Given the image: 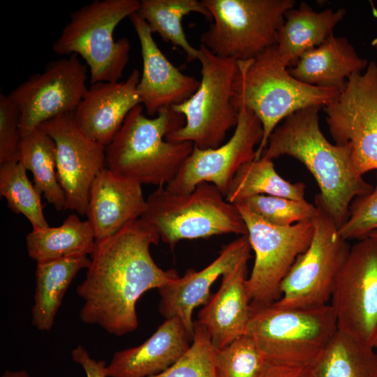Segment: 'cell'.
<instances>
[{
    "label": "cell",
    "mask_w": 377,
    "mask_h": 377,
    "mask_svg": "<svg viewBox=\"0 0 377 377\" xmlns=\"http://www.w3.org/2000/svg\"><path fill=\"white\" fill-rule=\"evenodd\" d=\"M160 239L157 231L140 218L96 241L86 277L76 288L83 300L79 314L82 323L117 337L138 328L139 298L179 277L176 270H163L152 258L150 246Z\"/></svg>",
    "instance_id": "obj_1"
},
{
    "label": "cell",
    "mask_w": 377,
    "mask_h": 377,
    "mask_svg": "<svg viewBox=\"0 0 377 377\" xmlns=\"http://www.w3.org/2000/svg\"><path fill=\"white\" fill-rule=\"evenodd\" d=\"M313 105L296 111L269 136L261 157L274 160L288 156L302 163L316 179L323 202L339 228L348 219L357 197L373 186L353 168L348 145L330 143L322 133L319 110Z\"/></svg>",
    "instance_id": "obj_2"
},
{
    "label": "cell",
    "mask_w": 377,
    "mask_h": 377,
    "mask_svg": "<svg viewBox=\"0 0 377 377\" xmlns=\"http://www.w3.org/2000/svg\"><path fill=\"white\" fill-rule=\"evenodd\" d=\"M184 124V117L172 108L147 118L141 104L135 106L105 147V167L141 185L166 186L193 149L191 142L165 140Z\"/></svg>",
    "instance_id": "obj_3"
},
{
    "label": "cell",
    "mask_w": 377,
    "mask_h": 377,
    "mask_svg": "<svg viewBox=\"0 0 377 377\" xmlns=\"http://www.w3.org/2000/svg\"><path fill=\"white\" fill-rule=\"evenodd\" d=\"M237 65L233 104L238 110L244 107L251 110L263 130L255 159L261 157L269 136L281 120L306 107H324L342 91L309 85L295 78L282 61L276 45L253 59L237 61Z\"/></svg>",
    "instance_id": "obj_4"
},
{
    "label": "cell",
    "mask_w": 377,
    "mask_h": 377,
    "mask_svg": "<svg viewBox=\"0 0 377 377\" xmlns=\"http://www.w3.org/2000/svg\"><path fill=\"white\" fill-rule=\"evenodd\" d=\"M140 6L139 0H95L82 6L71 13L52 44L53 52L80 56L89 70L91 84L119 82L129 60L131 43L126 37L115 40L114 31Z\"/></svg>",
    "instance_id": "obj_5"
},
{
    "label": "cell",
    "mask_w": 377,
    "mask_h": 377,
    "mask_svg": "<svg viewBox=\"0 0 377 377\" xmlns=\"http://www.w3.org/2000/svg\"><path fill=\"white\" fill-rule=\"evenodd\" d=\"M170 249L183 239L223 234L247 235L246 223L235 204L212 184L202 182L188 193L158 186L146 199L140 217Z\"/></svg>",
    "instance_id": "obj_6"
},
{
    "label": "cell",
    "mask_w": 377,
    "mask_h": 377,
    "mask_svg": "<svg viewBox=\"0 0 377 377\" xmlns=\"http://www.w3.org/2000/svg\"><path fill=\"white\" fill-rule=\"evenodd\" d=\"M338 330L330 304L286 308L251 305L246 334L267 361L312 364Z\"/></svg>",
    "instance_id": "obj_7"
},
{
    "label": "cell",
    "mask_w": 377,
    "mask_h": 377,
    "mask_svg": "<svg viewBox=\"0 0 377 377\" xmlns=\"http://www.w3.org/2000/svg\"><path fill=\"white\" fill-rule=\"evenodd\" d=\"M199 50V87L188 100L172 107L184 117L185 124L169 133L165 140L213 149L222 144L228 131L237 124L239 110L232 98L238 65L236 59L218 57L202 45Z\"/></svg>",
    "instance_id": "obj_8"
},
{
    "label": "cell",
    "mask_w": 377,
    "mask_h": 377,
    "mask_svg": "<svg viewBox=\"0 0 377 377\" xmlns=\"http://www.w3.org/2000/svg\"><path fill=\"white\" fill-rule=\"evenodd\" d=\"M211 15L201 45L237 61L253 59L276 45L285 13L294 0H202Z\"/></svg>",
    "instance_id": "obj_9"
},
{
    "label": "cell",
    "mask_w": 377,
    "mask_h": 377,
    "mask_svg": "<svg viewBox=\"0 0 377 377\" xmlns=\"http://www.w3.org/2000/svg\"><path fill=\"white\" fill-rule=\"evenodd\" d=\"M313 235L281 284V298L274 303L286 308H309L327 304L350 246L325 208L319 193Z\"/></svg>",
    "instance_id": "obj_10"
},
{
    "label": "cell",
    "mask_w": 377,
    "mask_h": 377,
    "mask_svg": "<svg viewBox=\"0 0 377 377\" xmlns=\"http://www.w3.org/2000/svg\"><path fill=\"white\" fill-rule=\"evenodd\" d=\"M247 227L255 260L246 287L251 305L274 303L281 297V284L297 257L310 245L313 219L288 227L269 224L244 204H235Z\"/></svg>",
    "instance_id": "obj_11"
},
{
    "label": "cell",
    "mask_w": 377,
    "mask_h": 377,
    "mask_svg": "<svg viewBox=\"0 0 377 377\" xmlns=\"http://www.w3.org/2000/svg\"><path fill=\"white\" fill-rule=\"evenodd\" d=\"M336 145H348L352 166L363 176L377 170V64L352 75L339 95L323 107Z\"/></svg>",
    "instance_id": "obj_12"
},
{
    "label": "cell",
    "mask_w": 377,
    "mask_h": 377,
    "mask_svg": "<svg viewBox=\"0 0 377 377\" xmlns=\"http://www.w3.org/2000/svg\"><path fill=\"white\" fill-rule=\"evenodd\" d=\"M338 330L374 347L377 339V239L350 249L331 296Z\"/></svg>",
    "instance_id": "obj_13"
},
{
    "label": "cell",
    "mask_w": 377,
    "mask_h": 377,
    "mask_svg": "<svg viewBox=\"0 0 377 377\" xmlns=\"http://www.w3.org/2000/svg\"><path fill=\"white\" fill-rule=\"evenodd\" d=\"M88 69L77 54L56 59L7 95L19 112L21 137L51 119L76 110L88 89Z\"/></svg>",
    "instance_id": "obj_14"
},
{
    "label": "cell",
    "mask_w": 377,
    "mask_h": 377,
    "mask_svg": "<svg viewBox=\"0 0 377 377\" xmlns=\"http://www.w3.org/2000/svg\"><path fill=\"white\" fill-rule=\"evenodd\" d=\"M263 136V126L258 117L251 110L240 107L237 124L230 138L213 149H202L194 145L165 188L172 193H188L199 184L208 182L225 196L239 168L255 159L256 147L259 146Z\"/></svg>",
    "instance_id": "obj_15"
},
{
    "label": "cell",
    "mask_w": 377,
    "mask_h": 377,
    "mask_svg": "<svg viewBox=\"0 0 377 377\" xmlns=\"http://www.w3.org/2000/svg\"><path fill=\"white\" fill-rule=\"evenodd\" d=\"M56 145L59 183L66 198V209L85 215L92 184L105 167V147L88 136L73 113L64 114L40 125Z\"/></svg>",
    "instance_id": "obj_16"
},
{
    "label": "cell",
    "mask_w": 377,
    "mask_h": 377,
    "mask_svg": "<svg viewBox=\"0 0 377 377\" xmlns=\"http://www.w3.org/2000/svg\"><path fill=\"white\" fill-rule=\"evenodd\" d=\"M251 250L248 236L242 235L226 245L218 257L202 269H189L182 277L158 289L161 314L165 319L179 318L193 339L194 309L208 302L210 288L219 276L239 263L249 260Z\"/></svg>",
    "instance_id": "obj_17"
},
{
    "label": "cell",
    "mask_w": 377,
    "mask_h": 377,
    "mask_svg": "<svg viewBox=\"0 0 377 377\" xmlns=\"http://www.w3.org/2000/svg\"><path fill=\"white\" fill-rule=\"evenodd\" d=\"M138 37L142 59V73L137 91L146 112L156 116L188 100L198 89L200 81L184 74L163 54L154 41L147 23L136 13L129 17Z\"/></svg>",
    "instance_id": "obj_18"
},
{
    "label": "cell",
    "mask_w": 377,
    "mask_h": 377,
    "mask_svg": "<svg viewBox=\"0 0 377 377\" xmlns=\"http://www.w3.org/2000/svg\"><path fill=\"white\" fill-rule=\"evenodd\" d=\"M140 72L134 69L124 82L91 84L73 112L78 126L106 147L122 126L128 113L141 104L137 91Z\"/></svg>",
    "instance_id": "obj_19"
},
{
    "label": "cell",
    "mask_w": 377,
    "mask_h": 377,
    "mask_svg": "<svg viewBox=\"0 0 377 377\" xmlns=\"http://www.w3.org/2000/svg\"><path fill=\"white\" fill-rule=\"evenodd\" d=\"M145 207L142 185L105 167L92 184L85 215L98 241L140 219Z\"/></svg>",
    "instance_id": "obj_20"
},
{
    "label": "cell",
    "mask_w": 377,
    "mask_h": 377,
    "mask_svg": "<svg viewBox=\"0 0 377 377\" xmlns=\"http://www.w3.org/2000/svg\"><path fill=\"white\" fill-rule=\"evenodd\" d=\"M247 262L239 263L222 276L219 290L198 315L197 321L207 330L216 348H221L246 334L251 316Z\"/></svg>",
    "instance_id": "obj_21"
},
{
    "label": "cell",
    "mask_w": 377,
    "mask_h": 377,
    "mask_svg": "<svg viewBox=\"0 0 377 377\" xmlns=\"http://www.w3.org/2000/svg\"><path fill=\"white\" fill-rule=\"evenodd\" d=\"M192 338L182 320H165L142 344L114 353L105 367L107 377H151L175 363L188 350Z\"/></svg>",
    "instance_id": "obj_22"
},
{
    "label": "cell",
    "mask_w": 377,
    "mask_h": 377,
    "mask_svg": "<svg viewBox=\"0 0 377 377\" xmlns=\"http://www.w3.org/2000/svg\"><path fill=\"white\" fill-rule=\"evenodd\" d=\"M368 64L346 38L333 34L305 52L288 71L305 84L343 90L348 79L362 73Z\"/></svg>",
    "instance_id": "obj_23"
},
{
    "label": "cell",
    "mask_w": 377,
    "mask_h": 377,
    "mask_svg": "<svg viewBox=\"0 0 377 377\" xmlns=\"http://www.w3.org/2000/svg\"><path fill=\"white\" fill-rule=\"evenodd\" d=\"M346 15L344 8L316 12L306 2L288 10L285 13L276 44L285 65L288 68L294 66L305 52L333 35L334 28Z\"/></svg>",
    "instance_id": "obj_24"
},
{
    "label": "cell",
    "mask_w": 377,
    "mask_h": 377,
    "mask_svg": "<svg viewBox=\"0 0 377 377\" xmlns=\"http://www.w3.org/2000/svg\"><path fill=\"white\" fill-rule=\"evenodd\" d=\"M91 259L77 256L36 263L31 323L39 331H50L64 296L77 274L88 269Z\"/></svg>",
    "instance_id": "obj_25"
},
{
    "label": "cell",
    "mask_w": 377,
    "mask_h": 377,
    "mask_svg": "<svg viewBox=\"0 0 377 377\" xmlns=\"http://www.w3.org/2000/svg\"><path fill=\"white\" fill-rule=\"evenodd\" d=\"M96 244L89 223L75 214L69 215L57 227L32 228L26 237L29 256L36 263L61 258L87 256Z\"/></svg>",
    "instance_id": "obj_26"
},
{
    "label": "cell",
    "mask_w": 377,
    "mask_h": 377,
    "mask_svg": "<svg viewBox=\"0 0 377 377\" xmlns=\"http://www.w3.org/2000/svg\"><path fill=\"white\" fill-rule=\"evenodd\" d=\"M374 348L337 330L313 362L316 377H377Z\"/></svg>",
    "instance_id": "obj_27"
},
{
    "label": "cell",
    "mask_w": 377,
    "mask_h": 377,
    "mask_svg": "<svg viewBox=\"0 0 377 377\" xmlns=\"http://www.w3.org/2000/svg\"><path fill=\"white\" fill-rule=\"evenodd\" d=\"M18 162L34 177V186L57 211L66 209V198L59 183L56 145L51 136L38 126L21 138Z\"/></svg>",
    "instance_id": "obj_28"
},
{
    "label": "cell",
    "mask_w": 377,
    "mask_h": 377,
    "mask_svg": "<svg viewBox=\"0 0 377 377\" xmlns=\"http://www.w3.org/2000/svg\"><path fill=\"white\" fill-rule=\"evenodd\" d=\"M305 185L291 183L276 171L272 160L260 157L242 165L235 175L225 195L232 204L256 195H271L303 200Z\"/></svg>",
    "instance_id": "obj_29"
},
{
    "label": "cell",
    "mask_w": 377,
    "mask_h": 377,
    "mask_svg": "<svg viewBox=\"0 0 377 377\" xmlns=\"http://www.w3.org/2000/svg\"><path fill=\"white\" fill-rule=\"evenodd\" d=\"M198 13L208 19L211 15L202 1L198 0H141L136 13L148 24L152 34H158L166 43L180 47L188 61L198 60L200 50L186 38L182 21L191 13Z\"/></svg>",
    "instance_id": "obj_30"
},
{
    "label": "cell",
    "mask_w": 377,
    "mask_h": 377,
    "mask_svg": "<svg viewBox=\"0 0 377 377\" xmlns=\"http://www.w3.org/2000/svg\"><path fill=\"white\" fill-rule=\"evenodd\" d=\"M40 193L29 181L27 169L20 162L0 164V195L8 207L24 215L32 228L48 227L40 200Z\"/></svg>",
    "instance_id": "obj_31"
},
{
    "label": "cell",
    "mask_w": 377,
    "mask_h": 377,
    "mask_svg": "<svg viewBox=\"0 0 377 377\" xmlns=\"http://www.w3.org/2000/svg\"><path fill=\"white\" fill-rule=\"evenodd\" d=\"M216 349L205 327L194 321L188 350L168 369L151 377H218Z\"/></svg>",
    "instance_id": "obj_32"
},
{
    "label": "cell",
    "mask_w": 377,
    "mask_h": 377,
    "mask_svg": "<svg viewBox=\"0 0 377 377\" xmlns=\"http://www.w3.org/2000/svg\"><path fill=\"white\" fill-rule=\"evenodd\" d=\"M266 362L255 341L246 334L216 349L218 377H258Z\"/></svg>",
    "instance_id": "obj_33"
},
{
    "label": "cell",
    "mask_w": 377,
    "mask_h": 377,
    "mask_svg": "<svg viewBox=\"0 0 377 377\" xmlns=\"http://www.w3.org/2000/svg\"><path fill=\"white\" fill-rule=\"evenodd\" d=\"M239 203L244 204L251 212L265 222L281 227H288L299 222L312 220L317 213L316 205L306 200H297L260 195Z\"/></svg>",
    "instance_id": "obj_34"
},
{
    "label": "cell",
    "mask_w": 377,
    "mask_h": 377,
    "mask_svg": "<svg viewBox=\"0 0 377 377\" xmlns=\"http://www.w3.org/2000/svg\"><path fill=\"white\" fill-rule=\"evenodd\" d=\"M377 230V173L376 185L372 191L355 198L349 207L346 221L339 228L346 240H361Z\"/></svg>",
    "instance_id": "obj_35"
},
{
    "label": "cell",
    "mask_w": 377,
    "mask_h": 377,
    "mask_svg": "<svg viewBox=\"0 0 377 377\" xmlns=\"http://www.w3.org/2000/svg\"><path fill=\"white\" fill-rule=\"evenodd\" d=\"M20 114L8 96L0 94V164L18 162Z\"/></svg>",
    "instance_id": "obj_36"
},
{
    "label": "cell",
    "mask_w": 377,
    "mask_h": 377,
    "mask_svg": "<svg viewBox=\"0 0 377 377\" xmlns=\"http://www.w3.org/2000/svg\"><path fill=\"white\" fill-rule=\"evenodd\" d=\"M258 377H316L311 364L267 361Z\"/></svg>",
    "instance_id": "obj_37"
},
{
    "label": "cell",
    "mask_w": 377,
    "mask_h": 377,
    "mask_svg": "<svg viewBox=\"0 0 377 377\" xmlns=\"http://www.w3.org/2000/svg\"><path fill=\"white\" fill-rule=\"evenodd\" d=\"M71 356L73 360L82 367L87 377H107L105 362L91 358L84 346H77L72 350Z\"/></svg>",
    "instance_id": "obj_38"
},
{
    "label": "cell",
    "mask_w": 377,
    "mask_h": 377,
    "mask_svg": "<svg viewBox=\"0 0 377 377\" xmlns=\"http://www.w3.org/2000/svg\"><path fill=\"white\" fill-rule=\"evenodd\" d=\"M1 377H31L26 370H6Z\"/></svg>",
    "instance_id": "obj_39"
},
{
    "label": "cell",
    "mask_w": 377,
    "mask_h": 377,
    "mask_svg": "<svg viewBox=\"0 0 377 377\" xmlns=\"http://www.w3.org/2000/svg\"><path fill=\"white\" fill-rule=\"evenodd\" d=\"M371 45L376 50L377 52V36L375 38H374V40L371 41ZM376 64H377V62H376Z\"/></svg>",
    "instance_id": "obj_40"
},
{
    "label": "cell",
    "mask_w": 377,
    "mask_h": 377,
    "mask_svg": "<svg viewBox=\"0 0 377 377\" xmlns=\"http://www.w3.org/2000/svg\"><path fill=\"white\" fill-rule=\"evenodd\" d=\"M369 237L377 239V230L372 232Z\"/></svg>",
    "instance_id": "obj_41"
},
{
    "label": "cell",
    "mask_w": 377,
    "mask_h": 377,
    "mask_svg": "<svg viewBox=\"0 0 377 377\" xmlns=\"http://www.w3.org/2000/svg\"><path fill=\"white\" fill-rule=\"evenodd\" d=\"M374 348H377V339H376V342H375V343L374 345Z\"/></svg>",
    "instance_id": "obj_42"
}]
</instances>
